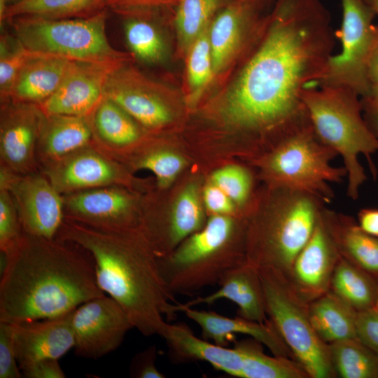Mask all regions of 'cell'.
Instances as JSON below:
<instances>
[{"label": "cell", "mask_w": 378, "mask_h": 378, "mask_svg": "<svg viewBox=\"0 0 378 378\" xmlns=\"http://www.w3.org/2000/svg\"><path fill=\"white\" fill-rule=\"evenodd\" d=\"M219 288L204 297H199L185 304L178 303L177 310L181 307L211 304L220 299H227L238 307L237 316L259 323H265L267 312L262 281L258 270L245 262L227 271L220 279Z\"/></svg>", "instance_id": "23"}, {"label": "cell", "mask_w": 378, "mask_h": 378, "mask_svg": "<svg viewBox=\"0 0 378 378\" xmlns=\"http://www.w3.org/2000/svg\"><path fill=\"white\" fill-rule=\"evenodd\" d=\"M56 238L73 242L92 255L99 288L125 311L144 336L162 337L178 312L157 256L141 228L108 231L64 218Z\"/></svg>", "instance_id": "3"}, {"label": "cell", "mask_w": 378, "mask_h": 378, "mask_svg": "<svg viewBox=\"0 0 378 378\" xmlns=\"http://www.w3.org/2000/svg\"><path fill=\"white\" fill-rule=\"evenodd\" d=\"M361 103L364 118L372 132L378 138V104H370L362 100Z\"/></svg>", "instance_id": "47"}, {"label": "cell", "mask_w": 378, "mask_h": 378, "mask_svg": "<svg viewBox=\"0 0 378 378\" xmlns=\"http://www.w3.org/2000/svg\"><path fill=\"white\" fill-rule=\"evenodd\" d=\"M4 260L0 321L55 317L106 295L97 285L92 255L73 242L23 231Z\"/></svg>", "instance_id": "2"}, {"label": "cell", "mask_w": 378, "mask_h": 378, "mask_svg": "<svg viewBox=\"0 0 378 378\" xmlns=\"http://www.w3.org/2000/svg\"><path fill=\"white\" fill-rule=\"evenodd\" d=\"M88 116L94 143L112 158L139 144L146 135L145 130L131 115L106 97Z\"/></svg>", "instance_id": "25"}, {"label": "cell", "mask_w": 378, "mask_h": 378, "mask_svg": "<svg viewBox=\"0 0 378 378\" xmlns=\"http://www.w3.org/2000/svg\"><path fill=\"white\" fill-rule=\"evenodd\" d=\"M162 337L165 340L173 362L204 361L216 370L241 378L244 356L237 344L228 348L211 343L196 337L184 323H167Z\"/></svg>", "instance_id": "22"}, {"label": "cell", "mask_w": 378, "mask_h": 378, "mask_svg": "<svg viewBox=\"0 0 378 378\" xmlns=\"http://www.w3.org/2000/svg\"><path fill=\"white\" fill-rule=\"evenodd\" d=\"M263 1H265V0H263Z\"/></svg>", "instance_id": "54"}, {"label": "cell", "mask_w": 378, "mask_h": 378, "mask_svg": "<svg viewBox=\"0 0 378 378\" xmlns=\"http://www.w3.org/2000/svg\"><path fill=\"white\" fill-rule=\"evenodd\" d=\"M107 9L86 18L48 19L21 16L7 20L13 34L29 51L60 56L72 61L124 64L131 54L109 43Z\"/></svg>", "instance_id": "7"}, {"label": "cell", "mask_w": 378, "mask_h": 378, "mask_svg": "<svg viewBox=\"0 0 378 378\" xmlns=\"http://www.w3.org/2000/svg\"><path fill=\"white\" fill-rule=\"evenodd\" d=\"M23 230L13 199L10 192L0 188V250L8 255L18 244Z\"/></svg>", "instance_id": "38"}, {"label": "cell", "mask_w": 378, "mask_h": 378, "mask_svg": "<svg viewBox=\"0 0 378 378\" xmlns=\"http://www.w3.org/2000/svg\"><path fill=\"white\" fill-rule=\"evenodd\" d=\"M335 373L342 378H378V356L357 337L329 344Z\"/></svg>", "instance_id": "34"}, {"label": "cell", "mask_w": 378, "mask_h": 378, "mask_svg": "<svg viewBox=\"0 0 378 378\" xmlns=\"http://www.w3.org/2000/svg\"><path fill=\"white\" fill-rule=\"evenodd\" d=\"M179 312L201 328L202 338L227 346L237 334L250 336L267 347L274 356L293 358V356L272 322L259 323L237 316L230 318L211 311L181 307Z\"/></svg>", "instance_id": "21"}, {"label": "cell", "mask_w": 378, "mask_h": 378, "mask_svg": "<svg viewBox=\"0 0 378 378\" xmlns=\"http://www.w3.org/2000/svg\"><path fill=\"white\" fill-rule=\"evenodd\" d=\"M213 184L223 190L234 202L242 206L249 198L252 179L249 172L239 165H227L212 175Z\"/></svg>", "instance_id": "39"}, {"label": "cell", "mask_w": 378, "mask_h": 378, "mask_svg": "<svg viewBox=\"0 0 378 378\" xmlns=\"http://www.w3.org/2000/svg\"><path fill=\"white\" fill-rule=\"evenodd\" d=\"M22 377L16 355L11 323L0 321V378Z\"/></svg>", "instance_id": "40"}, {"label": "cell", "mask_w": 378, "mask_h": 378, "mask_svg": "<svg viewBox=\"0 0 378 378\" xmlns=\"http://www.w3.org/2000/svg\"><path fill=\"white\" fill-rule=\"evenodd\" d=\"M74 353L99 358L115 351L133 325L123 308L106 295L90 300L74 312Z\"/></svg>", "instance_id": "13"}, {"label": "cell", "mask_w": 378, "mask_h": 378, "mask_svg": "<svg viewBox=\"0 0 378 378\" xmlns=\"http://www.w3.org/2000/svg\"><path fill=\"white\" fill-rule=\"evenodd\" d=\"M231 0H179L175 15L177 52L185 57L197 37Z\"/></svg>", "instance_id": "32"}, {"label": "cell", "mask_w": 378, "mask_h": 378, "mask_svg": "<svg viewBox=\"0 0 378 378\" xmlns=\"http://www.w3.org/2000/svg\"><path fill=\"white\" fill-rule=\"evenodd\" d=\"M375 281H376L377 293H376V300H375L374 309L378 311V279H375Z\"/></svg>", "instance_id": "51"}, {"label": "cell", "mask_w": 378, "mask_h": 378, "mask_svg": "<svg viewBox=\"0 0 378 378\" xmlns=\"http://www.w3.org/2000/svg\"><path fill=\"white\" fill-rule=\"evenodd\" d=\"M303 102L316 136L342 158L346 195L357 200L368 179L360 155L365 156L373 177L377 174L372 155L378 153V138L364 118L360 97L349 88L318 86L304 91Z\"/></svg>", "instance_id": "4"}, {"label": "cell", "mask_w": 378, "mask_h": 378, "mask_svg": "<svg viewBox=\"0 0 378 378\" xmlns=\"http://www.w3.org/2000/svg\"><path fill=\"white\" fill-rule=\"evenodd\" d=\"M40 171L62 195L104 186H122L130 181L121 163L94 142L41 165Z\"/></svg>", "instance_id": "14"}, {"label": "cell", "mask_w": 378, "mask_h": 378, "mask_svg": "<svg viewBox=\"0 0 378 378\" xmlns=\"http://www.w3.org/2000/svg\"><path fill=\"white\" fill-rule=\"evenodd\" d=\"M276 188L274 207L249 227L246 262L257 270H270L287 279L324 204L303 192Z\"/></svg>", "instance_id": "6"}, {"label": "cell", "mask_w": 378, "mask_h": 378, "mask_svg": "<svg viewBox=\"0 0 378 378\" xmlns=\"http://www.w3.org/2000/svg\"><path fill=\"white\" fill-rule=\"evenodd\" d=\"M93 142L89 116L44 114L37 146L40 167Z\"/></svg>", "instance_id": "26"}, {"label": "cell", "mask_w": 378, "mask_h": 378, "mask_svg": "<svg viewBox=\"0 0 378 378\" xmlns=\"http://www.w3.org/2000/svg\"><path fill=\"white\" fill-rule=\"evenodd\" d=\"M136 169H146L156 177L158 185L166 188L176 178L185 166L183 158L170 150L160 148H148L132 162Z\"/></svg>", "instance_id": "37"}, {"label": "cell", "mask_w": 378, "mask_h": 378, "mask_svg": "<svg viewBox=\"0 0 378 378\" xmlns=\"http://www.w3.org/2000/svg\"><path fill=\"white\" fill-rule=\"evenodd\" d=\"M342 21L335 34L341 41V52L328 59L317 86L349 88L360 98L370 89L368 69L378 48V24L372 7L363 0H341Z\"/></svg>", "instance_id": "10"}, {"label": "cell", "mask_w": 378, "mask_h": 378, "mask_svg": "<svg viewBox=\"0 0 378 378\" xmlns=\"http://www.w3.org/2000/svg\"><path fill=\"white\" fill-rule=\"evenodd\" d=\"M155 13L120 14L124 36L133 57L147 64H158L167 57L168 47L160 27L155 21Z\"/></svg>", "instance_id": "29"}, {"label": "cell", "mask_w": 378, "mask_h": 378, "mask_svg": "<svg viewBox=\"0 0 378 378\" xmlns=\"http://www.w3.org/2000/svg\"><path fill=\"white\" fill-rule=\"evenodd\" d=\"M65 218L102 230L141 228L136 198L120 186L62 195Z\"/></svg>", "instance_id": "17"}, {"label": "cell", "mask_w": 378, "mask_h": 378, "mask_svg": "<svg viewBox=\"0 0 378 378\" xmlns=\"http://www.w3.org/2000/svg\"><path fill=\"white\" fill-rule=\"evenodd\" d=\"M356 337L378 356V311L375 309L357 312Z\"/></svg>", "instance_id": "41"}, {"label": "cell", "mask_w": 378, "mask_h": 378, "mask_svg": "<svg viewBox=\"0 0 378 378\" xmlns=\"http://www.w3.org/2000/svg\"><path fill=\"white\" fill-rule=\"evenodd\" d=\"M4 1L6 2V5L8 6H9V5L12 4H14V3H15V2H17V1H18L20 0H4Z\"/></svg>", "instance_id": "52"}, {"label": "cell", "mask_w": 378, "mask_h": 378, "mask_svg": "<svg viewBox=\"0 0 378 378\" xmlns=\"http://www.w3.org/2000/svg\"><path fill=\"white\" fill-rule=\"evenodd\" d=\"M179 0H107V9L118 15L130 13H156L176 6Z\"/></svg>", "instance_id": "42"}, {"label": "cell", "mask_w": 378, "mask_h": 378, "mask_svg": "<svg viewBox=\"0 0 378 378\" xmlns=\"http://www.w3.org/2000/svg\"><path fill=\"white\" fill-rule=\"evenodd\" d=\"M243 352L241 378H309L295 359L270 356L263 352L262 344L253 339L234 341Z\"/></svg>", "instance_id": "33"}, {"label": "cell", "mask_w": 378, "mask_h": 378, "mask_svg": "<svg viewBox=\"0 0 378 378\" xmlns=\"http://www.w3.org/2000/svg\"><path fill=\"white\" fill-rule=\"evenodd\" d=\"M22 375L26 378H64L59 359L44 358L20 367Z\"/></svg>", "instance_id": "44"}, {"label": "cell", "mask_w": 378, "mask_h": 378, "mask_svg": "<svg viewBox=\"0 0 378 378\" xmlns=\"http://www.w3.org/2000/svg\"><path fill=\"white\" fill-rule=\"evenodd\" d=\"M365 2H366L367 4H369L370 1V0H363Z\"/></svg>", "instance_id": "53"}, {"label": "cell", "mask_w": 378, "mask_h": 378, "mask_svg": "<svg viewBox=\"0 0 378 378\" xmlns=\"http://www.w3.org/2000/svg\"><path fill=\"white\" fill-rule=\"evenodd\" d=\"M43 117L37 104L1 101L0 167L17 174L40 171L37 146Z\"/></svg>", "instance_id": "16"}, {"label": "cell", "mask_w": 378, "mask_h": 378, "mask_svg": "<svg viewBox=\"0 0 378 378\" xmlns=\"http://www.w3.org/2000/svg\"><path fill=\"white\" fill-rule=\"evenodd\" d=\"M368 78L371 85L378 83V48L371 59L368 69Z\"/></svg>", "instance_id": "48"}, {"label": "cell", "mask_w": 378, "mask_h": 378, "mask_svg": "<svg viewBox=\"0 0 378 378\" xmlns=\"http://www.w3.org/2000/svg\"><path fill=\"white\" fill-rule=\"evenodd\" d=\"M337 155L318 139L308 120L276 139L262 166L276 187L303 192L326 204L335 196L329 183H340L346 176L344 167L330 164Z\"/></svg>", "instance_id": "8"}, {"label": "cell", "mask_w": 378, "mask_h": 378, "mask_svg": "<svg viewBox=\"0 0 378 378\" xmlns=\"http://www.w3.org/2000/svg\"><path fill=\"white\" fill-rule=\"evenodd\" d=\"M357 223L363 231L378 237V208H364L360 210Z\"/></svg>", "instance_id": "46"}, {"label": "cell", "mask_w": 378, "mask_h": 378, "mask_svg": "<svg viewBox=\"0 0 378 378\" xmlns=\"http://www.w3.org/2000/svg\"><path fill=\"white\" fill-rule=\"evenodd\" d=\"M13 34L2 31L0 37V100L8 98L16 77L30 55Z\"/></svg>", "instance_id": "36"}, {"label": "cell", "mask_w": 378, "mask_h": 378, "mask_svg": "<svg viewBox=\"0 0 378 378\" xmlns=\"http://www.w3.org/2000/svg\"><path fill=\"white\" fill-rule=\"evenodd\" d=\"M0 188L10 192L24 232L57 237L65 218L63 196L41 171L17 174L0 167Z\"/></svg>", "instance_id": "12"}, {"label": "cell", "mask_w": 378, "mask_h": 378, "mask_svg": "<svg viewBox=\"0 0 378 378\" xmlns=\"http://www.w3.org/2000/svg\"><path fill=\"white\" fill-rule=\"evenodd\" d=\"M269 320L283 338L293 358L310 378L335 375L329 344L316 334L310 322L309 304L290 288L286 279L266 270H258Z\"/></svg>", "instance_id": "9"}, {"label": "cell", "mask_w": 378, "mask_h": 378, "mask_svg": "<svg viewBox=\"0 0 378 378\" xmlns=\"http://www.w3.org/2000/svg\"><path fill=\"white\" fill-rule=\"evenodd\" d=\"M239 228L230 216L213 215L172 252L157 257L169 290L174 295L194 293L218 284L227 271L245 262V249L237 244Z\"/></svg>", "instance_id": "5"}, {"label": "cell", "mask_w": 378, "mask_h": 378, "mask_svg": "<svg viewBox=\"0 0 378 378\" xmlns=\"http://www.w3.org/2000/svg\"><path fill=\"white\" fill-rule=\"evenodd\" d=\"M124 64L71 61L57 90L38 106L45 115L88 116L104 97L109 74Z\"/></svg>", "instance_id": "19"}, {"label": "cell", "mask_w": 378, "mask_h": 378, "mask_svg": "<svg viewBox=\"0 0 378 378\" xmlns=\"http://www.w3.org/2000/svg\"><path fill=\"white\" fill-rule=\"evenodd\" d=\"M321 210L314 231L296 257L286 279L291 290L308 304L329 290L341 256Z\"/></svg>", "instance_id": "18"}, {"label": "cell", "mask_w": 378, "mask_h": 378, "mask_svg": "<svg viewBox=\"0 0 378 378\" xmlns=\"http://www.w3.org/2000/svg\"><path fill=\"white\" fill-rule=\"evenodd\" d=\"M71 61L60 56L31 51L7 99L41 104L57 90Z\"/></svg>", "instance_id": "24"}, {"label": "cell", "mask_w": 378, "mask_h": 378, "mask_svg": "<svg viewBox=\"0 0 378 378\" xmlns=\"http://www.w3.org/2000/svg\"><path fill=\"white\" fill-rule=\"evenodd\" d=\"M329 290L357 312L374 307L375 279L342 256L334 270Z\"/></svg>", "instance_id": "31"}, {"label": "cell", "mask_w": 378, "mask_h": 378, "mask_svg": "<svg viewBox=\"0 0 378 378\" xmlns=\"http://www.w3.org/2000/svg\"><path fill=\"white\" fill-rule=\"evenodd\" d=\"M107 0H20L8 6L1 24L21 16L48 19L86 18L107 9Z\"/></svg>", "instance_id": "30"}, {"label": "cell", "mask_w": 378, "mask_h": 378, "mask_svg": "<svg viewBox=\"0 0 378 378\" xmlns=\"http://www.w3.org/2000/svg\"><path fill=\"white\" fill-rule=\"evenodd\" d=\"M320 0H276L222 98L232 128L277 139L309 120L303 94L316 87L335 45Z\"/></svg>", "instance_id": "1"}, {"label": "cell", "mask_w": 378, "mask_h": 378, "mask_svg": "<svg viewBox=\"0 0 378 378\" xmlns=\"http://www.w3.org/2000/svg\"><path fill=\"white\" fill-rule=\"evenodd\" d=\"M321 213L340 255L378 279V237L363 231L348 215L322 206Z\"/></svg>", "instance_id": "27"}, {"label": "cell", "mask_w": 378, "mask_h": 378, "mask_svg": "<svg viewBox=\"0 0 378 378\" xmlns=\"http://www.w3.org/2000/svg\"><path fill=\"white\" fill-rule=\"evenodd\" d=\"M263 0H231L209 28L214 76L243 58L264 18Z\"/></svg>", "instance_id": "15"}, {"label": "cell", "mask_w": 378, "mask_h": 378, "mask_svg": "<svg viewBox=\"0 0 378 378\" xmlns=\"http://www.w3.org/2000/svg\"><path fill=\"white\" fill-rule=\"evenodd\" d=\"M158 350L150 345L138 352L132 358L130 365V374L134 378H164L166 376L156 366Z\"/></svg>", "instance_id": "43"}, {"label": "cell", "mask_w": 378, "mask_h": 378, "mask_svg": "<svg viewBox=\"0 0 378 378\" xmlns=\"http://www.w3.org/2000/svg\"><path fill=\"white\" fill-rule=\"evenodd\" d=\"M368 4L373 9L376 16H378V0H370Z\"/></svg>", "instance_id": "50"}, {"label": "cell", "mask_w": 378, "mask_h": 378, "mask_svg": "<svg viewBox=\"0 0 378 378\" xmlns=\"http://www.w3.org/2000/svg\"><path fill=\"white\" fill-rule=\"evenodd\" d=\"M308 313L313 328L326 343L356 338L357 311L332 291L310 302Z\"/></svg>", "instance_id": "28"}, {"label": "cell", "mask_w": 378, "mask_h": 378, "mask_svg": "<svg viewBox=\"0 0 378 378\" xmlns=\"http://www.w3.org/2000/svg\"><path fill=\"white\" fill-rule=\"evenodd\" d=\"M125 63L112 71L106 81V97L131 115L145 130L155 131L174 120L171 88Z\"/></svg>", "instance_id": "11"}, {"label": "cell", "mask_w": 378, "mask_h": 378, "mask_svg": "<svg viewBox=\"0 0 378 378\" xmlns=\"http://www.w3.org/2000/svg\"><path fill=\"white\" fill-rule=\"evenodd\" d=\"M204 200L206 208L214 215L230 216L235 210L234 202L214 184L205 188Z\"/></svg>", "instance_id": "45"}, {"label": "cell", "mask_w": 378, "mask_h": 378, "mask_svg": "<svg viewBox=\"0 0 378 378\" xmlns=\"http://www.w3.org/2000/svg\"><path fill=\"white\" fill-rule=\"evenodd\" d=\"M209 28V26L197 37L185 56L186 100L190 106H194L199 101L215 77Z\"/></svg>", "instance_id": "35"}, {"label": "cell", "mask_w": 378, "mask_h": 378, "mask_svg": "<svg viewBox=\"0 0 378 378\" xmlns=\"http://www.w3.org/2000/svg\"><path fill=\"white\" fill-rule=\"evenodd\" d=\"M360 99L370 104H378V83L372 84L368 94Z\"/></svg>", "instance_id": "49"}, {"label": "cell", "mask_w": 378, "mask_h": 378, "mask_svg": "<svg viewBox=\"0 0 378 378\" xmlns=\"http://www.w3.org/2000/svg\"><path fill=\"white\" fill-rule=\"evenodd\" d=\"M74 310L55 317L11 323L20 368L41 359H59L74 348Z\"/></svg>", "instance_id": "20"}]
</instances>
